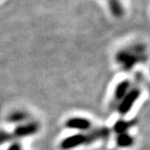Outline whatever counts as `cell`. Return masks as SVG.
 Listing matches in <instances>:
<instances>
[{"label":"cell","mask_w":150,"mask_h":150,"mask_svg":"<svg viewBox=\"0 0 150 150\" xmlns=\"http://www.w3.org/2000/svg\"><path fill=\"white\" fill-rule=\"evenodd\" d=\"M132 88H133L132 83L129 80L121 81L120 83H118V85L115 88V91H114V100L116 101H121L131 91Z\"/></svg>","instance_id":"cell-6"},{"label":"cell","mask_w":150,"mask_h":150,"mask_svg":"<svg viewBox=\"0 0 150 150\" xmlns=\"http://www.w3.org/2000/svg\"><path fill=\"white\" fill-rule=\"evenodd\" d=\"M109 130L107 128H98L92 130L87 134L79 133L67 137L61 142V148L62 150H70L82 145H88L96 142L98 139H104L109 136Z\"/></svg>","instance_id":"cell-1"},{"label":"cell","mask_w":150,"mask_h":150,"mask_svg":"<svg viewBox=\"0 0 150 150\" xmlns=\"http://www.w3.org/2000/svg\"><path fill=\"white\" fill-rule=\"evenodd\" d=\"M65 127L70 130L87 132L92 129V122L85 117H71L65 122Z\"/></svg>","instance_id":"cell-4"},{"label":"cell","mask_w":150,"mask_h":150,"mask_svg":"<svg viewBox=\"0 0 150 150\" xmlns=\"http://www.w3.org/2000/svg\"><path fill=\"white\" fill-rule=\"evenodd\" d=\"M134 143V139L128 133H123L117 134L116 137V144L121 148L131 147Z\"/></svg>","instance_id":"cell-7"},{"label":"cell","mask_w":150,"mask_h":150,"mask_svg":"<svg viewBox=\"0 0 150 150\" xmlns=\"http://www.w3.org/2000/svg\"><path fill=\"white\" fill-rule=\"evenodd\" d=\"M28 119H29L28 113H26L25 111H15L12 112L10 115L8 116V121L11 123H21L23 121H26Z\"/></svg>","instance_id":"cell-9"},{"label":"cell","mask_w":150,"mask_h":150,"mask_svg":"<svg viewBox=\"0 0 150 150\" xmlns=\"http://www.w3.org/2000/svg\"><path fill=\"white\" fill-rule=\"evenodd\" d=\"M12 139V134L6 132H0V144L9 142Z\"/></svg>","instance_id":"cell-10"},{"label":"cell","mask_w":150,"mask_h":150,"mask_svg":"<svg viewBox=\"0 0 150 150\" xmlns=\"http://www.w3.org/2000/svg\"><path fill=\"white\" fill-rule=\"evenodd\" d=\"M128 48L127 50L120 51L116 56L117 62L124 68L133 67L137 62L142 61L143 57H145V47L143 45L136 44Z\"/></svg>","instance_id":"cell-2"},{"label":"cell","mask_w":150,"mask_h":150,"mask_svg":"<svg viewBox=\"0 0 150 150\" xmlns=\"http://www.w3.org/2000/svg\"><path fill=\"white\" fill-rule=\"evenodd\" d=\"M139 94L140 93L137 89L132 88L131 91L127 94V96L121 100V103H119V104H117V109H118V111L121 113L122 115L127 114L131 110L132 107H133L134 103L137 100V98L139 97Z\"/></svg>","instance_id":"cell-3"},{"label":"cell","mask_w":150,"mask_h":150,"mask_svg":"<svg viewBox=\"0 0 150 150\" xmlns=\"http://www.w3.org/2000/svg\"><path fill=\"white\" fill-rule=\"evenodd\" d=\"M39 131V124L37 122H28L23 125L18 126L15 129L14 136L17 137H26L33 136Z\"/></svg>","instance_id":"cell-5"},{"label":"cell","mask_w":150,"mask_h":150,"mask_svg":"<svg viewBox=\"0 0 150 150\" xmlns=\"http://www.w3.org/2000/svg\"><path fill=\"white\" fill-rule=\"evenodd\" d=\"M134 125V121H125V120H119L113 126V131L116 134L128 133V131Z\"/></svg>","instance_id":"cell-8"}]
</instances>
